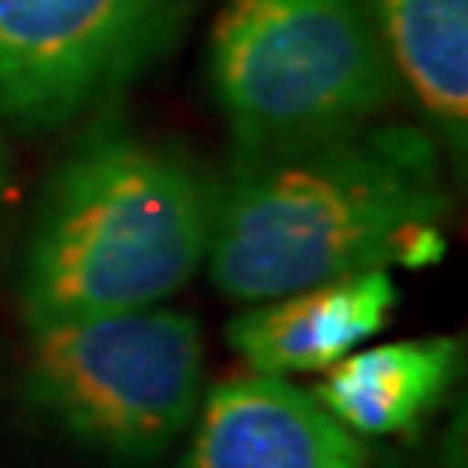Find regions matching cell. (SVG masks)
I'll list each match as a JSON object with an SVG mask.
<instances>
[{"instance_id": "1", "label": "cell", "mask_w": 468, "mask_h": 468, "mask_svg": "<svg viewBox=\"0 0 468 468\" xmlns=\"http://www.w3.org/2000/svg\"><path fill=\"white\" fill-rule=\"evenodd\" d=\"M448 208L434 139L410 125L236 153L212 187L205 268L239 305L361 271L423 268L444 253Z\"/></svg>"}, {"instance_id": "2", "label": "cell", "mask_w": 468, "mask_h": 468, "mask_svg": "<svg viewBox=\"0 0 468 468\" xmlns=\"http://www.w3.org/2000/svg\"><path fill=\"white\" fill-rule=\"evenodd\" d=\"M212 187L177 146L122 129L90 135L52 177L25 243V323L174 299L205 268Z\"/></svg>"}, {"instance_id": "3", "label": "cell", "mask_w": 468, "mask_h": 468, "mask_svg": "<svg viewBox=\"0 0 468 468\" xmlns=\"http://www.w3.org/2000/svg\"><path fill=\"white\" fill-rule=\"evenodd\" d=\"M208 73L239 153L371 125L399 80L361 0H226Z\"/></svg>"}, {"instance_id": "4", "label": "cell", "mask_w": 468, "mask_h": 468, "mask_svg": "<svg viewBox=\"0 0 468 468\" xmlns=\"http://www.w3.org/2000/svg\"><path fill=\"white\" fill-rule=\"evenodd\" d=\"M25 392L42 417L112 462L174 448L205 396V344L191 313L146 305L28 326Z\"/></svg>"}, {"instance_id": "5", "label": "cell", "mask_w": 468, "mask_h": 468, "mask_svg": "<svg viewBox=\"0 0 468 468\" xmlns=\"http://www.w3.org/2000/svg\"><path fill=\"white\" fill-rule=\"evenodd\" d=\"M185 0H0V115L67 122L150 56Z\"/></svg>"}, {"instance_id": "6", "label": "cell", "mask_w": 468, "mask_h": 468, "mask_svg": "<svg viewBox=\"0 0 468 468\" xmlns=\"http://www.w3.org/2000/svg\"><path fill=\"white\" fill-rule=\"evenodd\" d=\"M177 468H378L347 431L292 378L243 371L201 396Z\"/></svg>"}, {"instance_id": "7", "label": "cell", "mask_w": 468, "mask_h": 468, "mask_svg": "<svg viewBox=\"0 0 468 468\" xmlns=\"http://www.w3.org/2000/svg\"><path fill=\"white\" fill-rule=\"evenodd\" d=\"M399 299L392 271H361L253 302L229 319L226 340L243 357L247 371L278 378L316 375L382 334Z\"/></svg>"}, {"instance_id": "8", "label": "cell", "mask_w": 468, "mask_h": 468, "mask_svg": "<svg viewBox=\"0 0 468 468\" xmlns=\"http://www.w3.org/2000/svg\"><path fill=\"white\" fill-rule=\"evenodd\" d=\"M462 368V340L448 334L357 347L340 357L316 396L357 437L410 434L452 392Z\"/></svg>"}, {"instance_id": "9", "label": "cell", "mask_w": 468, "mask_h": 468, "mask_svg": "<svg viewBox=\"0 0 468 468\" xmlns=\"http://www.w3.org/2000/svg\"><path fill=\"white\" fill-rule=\"evenodd\" d=\"M375 32L452 153L468 139V0H361Z\"/></svg>"}, {"instance_id": "10", "label": "cell", "mask_w": 468, "mask_h": 468, "mask_svg": "<svg viewBox=\"0 0 468 468\" xmlns=\"http://www.w3.org/2000/svg\"><path fill=\"white\" fill-rule=\"evenodd\" d=\"M4 174H7V160H4V143H0V195H4Z\"/></svg>"}]
</instances>
